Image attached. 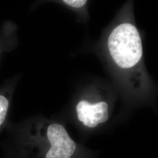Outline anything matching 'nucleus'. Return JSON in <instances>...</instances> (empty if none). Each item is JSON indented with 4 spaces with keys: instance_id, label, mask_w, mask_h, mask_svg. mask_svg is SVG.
<instances>
[{
    "instance_id": "f257e3e1",
    "label": "nucleus",
    "mask_w": 158,
    "mask_h": 158,
    "mask_svg": "<svg viewBox=\"0 0 158 158\" xmlns=\"http://www.w3.org/2000/svg\"><path fill=\"white\" fill-rule=\"evenodd\" d=\"M107 44L110 56L119 68L132 69L141 61V38L134 25L129 23L118 25L110 34Z\"/></svg>"
},
{
    "instance_id": "f03ea898",
    "label": "nucleus",
    "mask_w": 158,
    "mask_h": 158,
    "mask_svg": "<svg viewBox=\"0 0 158 158\" xmlns=\"http://www.w3.org/2000/svg\"><path fill=\"white\" fill-rule=\"evenodd\" d=\"M40 124L51 145L45 158H70L76 151V144L62 125L57 123Z\"/></svg>"
},
{
    "instance_id": "7ed1b4c3",
    "label": "nucleus",
    "mask_w": 158,
    "mask_h": 158,
    "mask_svg": "<svg viewBox=\"0 0 158 158\" xmlns=\"http://www.w3.org/2000/svg\"><path fill=\"white\" fill-rule=\"evenodd\" d=\"M108 105L106 102L96 104L82 100L76 106L77 118L85 126L89 128H95L97 125L107 121L109 118Z\"/></svg>"
},
{
    "instance_id": "20e7f679",
    "label": "nucleus",
    "mask_w": 158,
    "mask_h": 158,
    "mask_svg": "<svg viewBox=\"0 0 158 158\" xmlns=\"http://www.w3.org/2000/svg\"><path fill=\"white\" fill-rule=\"evenodd\" d=\"M15 84V78H14L0 88V132L4 128L7 121Z\"/></svg>"
},
{
    "instance_id": "39448f33",
    "label": "nucleus",
    "mask_w": 158,
    "mask_h": 158,
    "mask_svg": "<svg viewBox=\"0 0 158 158\" xmlns=\"http://www.w3.org/2000/svg\"><path fill=\"white\" fill-rule=\"evenodd\" d=\"M63 2L73 8H81L87 4V1L85 0H64Z\"/></svg>"
},
{
    "instance_id": "423d86ee",
    "label": "nucleus",
    "mask_w": 158,
    "mask_h": 158,
    "mask_svg": "<svg viewBox=\"0 0 158 158\" xmlns=\"http://www.w3.org/2000/svg\"><path fill=\"white\" fill-rule=\"evenodd\" d=\"M2 49H4V48H3V44H2V43L1 38H0V55H1V52H2Z\"/></svg>"
}]
</instances>
